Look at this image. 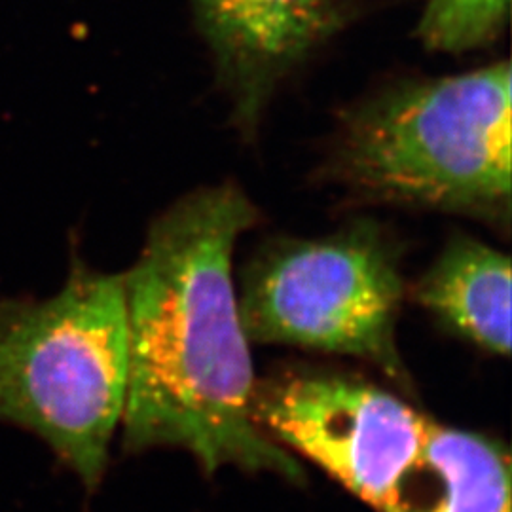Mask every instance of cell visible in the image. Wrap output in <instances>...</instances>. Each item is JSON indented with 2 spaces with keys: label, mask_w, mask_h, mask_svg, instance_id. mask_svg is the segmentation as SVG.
<instances>
[{
  "label": "cell",
  "mask_w": 512,
  "mask_h": 512,
  "mask_svg": "<svg viewBox=\"0 0 512 512\" xmlns=\"http://www.w3.org/2000/svg\"><path fill=\"white\" fill-rule=\"evenodd\" d=\"M258 211L236 184L203 186L152 220L124 274L129 450L179 448L207 473L236 467L296 480L300 465L253 410L255 376L232 258Z\"/></svg>",
  "instance_id": "obj_1"
},
{
  "label": "cell",
  "mask_w": 512,
  "mask_h": 512,
  "mask_svg": "<svg viewBox=\"0 0 512 512\" xmlns=\"http://www.w3.org/2000/svg\"><path fill=\"white\" fill-rule=\"evenodd\" d=\"M511 63L410 80L344 110L325 173L359 200L511 228Z\"/></svg>",
  "instance_id": "obj_2"
},
{
  "label": "cell",
  "mask_w": 512,
  "mask_h": 512,
  "mask_svg": "<svg viewBox=\"0 0 512 512\" xmlns=\"http://www.w3.org/2000/svg\"><path fill=\"white\" fill-rule=\"evenodd\" d=\"M128 372L124 275L74 262L54 296L0 304V421L35 433L88 488L105 473Z\"/></svg>",
  "instance_id": "obj_3"
},
{
  "label": "cell",
  "mask_w": 512,
  "mask_h": 512,
  "mask_svg": "<svg viewBox=\"0 0 512 512\" xmlns=\"http://www.w3.org/2000/svg\"><path fill=\"white\" fill-rule=\"evenodd\" d=\"M404 293L399 245L380 224L355 220L323 238L266 247L243 274L238 306L249 342L348 355L404 385Z\"/></svg>",
  "instance_id": "obj_4"
},
{
  "label": "cell",
  "mask_w": 512,
  "mask_h": 512,
  "mask_svg": "<svg viewBox=\"0 0 512 512\" xmlns=\"http://www.w3.org/2000/svg\"><path fill=\"white\" fill-rule=\"evenodd\" d=\"M253 410L268 433L378 512L420 463L431 421L385 389L330 372L255 384Z\"/></svg>",
  "instance_id": "obj_5"
},
{
  "label": "cell",
  "mask_w": 512,
  "mask_h": 512,
  "mask_svg": "<svg viewBox=\"0 0 512 512\" xmlns=\"http://www.w3.org/2000/svg\"><path fill=\"white\" fill-rule=\"evenodd\" d=\"M234 122L253 137L281 80L336 31L334 0H192Z\"/></svg>",
  "instance_id": "obj_6"
},
{
  "label": "cell",
  "mask_w": 512,
  "mask_h": 512,
  "mask_svg": "<svg viewBox=\"0 0 512 512\" xmlns=\"http://www.w3.org/2000/svg\"><path fill=\"white\" fill-rule=\"evenodd\" d=\"M511 258L488 243L454 236L412 289L444 327L492 355L511 353Z\"/></svg>",
  "instance_id": "obj_7"
},
{
  "label": "cell",
  "mask_w": 512,
  "mask_h": 512,
  "mask_svg": "<svg viewBox=\"0 0 512 512\" xmlns=\"http://www.w3.org/2000/svg\"><path fill=\"white\" fill-rule=\"evenodd\" d=\"M437 471L416 512H511L507 452L488 437L433 421Z\"/></svg>",
  "instance_id": "obj_8"
},
{
  "label": "cell",
  "mask_w": 512,
  "mask_h": 512,
  "mask_svg": "<svg viewBox=\"0 0 512 512\" xmlns=\"http://www.w3.org/2000/svg\"><path fill=\"white\" fill-rule=\"evenodd\" d=\"M511 0H429L421 16V42L437 52L459 54L499 37Z\"/></svg>",
  "instance_id": "obj_9"
}]
</instances>
